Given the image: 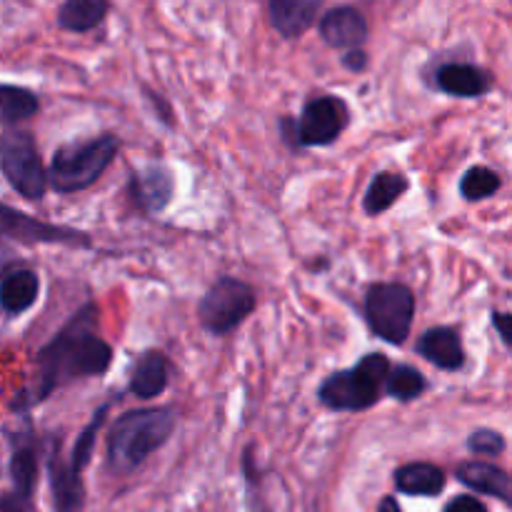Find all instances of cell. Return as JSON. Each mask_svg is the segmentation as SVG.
<instances>
[{"mask_svg": "<svg viewBox=\"0 0 512 512\" xmlns=\"http://www.w3.org/2000/svg\"><path fill=\"white\" fill-rule=\"evenodd\" d=\"M255 310V290L238 278H218L200 298L198 318L213 335H225L238 328Z\"/></svg>", "mask_w": 512, "mask_h": 512, "instance_id": "ba28073f", "label": "cell"}, {"mask_svg": "<svg viewBox=\"0 0 512 512\" xmlns=\"http://www.w3.org/2000/svg\"><path fill=\"white\" fill-rule=\"evenodd\" d=\"M40 103L35 98V93H30L28 88H20V85L5 83L0 88V118H3L5 128L20 123V120H28L38 113Z\"/></svg>", "mask_w": 512, "mask_h": 512, "instance_id": "603a6c76", "label": "cell"}, {"mask_svg": "<svg viewBox=\"0 0 512 512\" xmlns=\"http://www.w3.org/2000/svg\"><path fill=\"white\" fill-rule=\"evenodd\" d=\"M120 150L115 135H98L93 140H75L55 150L48 180L53 190L70 195L90 188L108 170Z\"/></svg>", "mask_w": 512, "mask_h": 512, "instance_id": "277c9868", "label": "cell"}, {"mask_svg": "<svg viewBox=\"0 0 512 512\" xmlns=\"http://www.w3.org/2000/svg\"><path fill=\"white\" fill-rule=\"evenodd\" d=\"M110 13V0H63L58 8V28L65 33H90Z\"/></svg>", "mask_w": 512, "mask_h": 512, "instance_id": "d6986e66", "label": "cell"}, {"mask_svg": "<svg viewBox=\"0 0 512 512\" xmlns=\"http://www.w3.org/2000/svg\"><path fill=\"white\" fill-rule=\"evenodd\" d=\"M395 488L405 495H423L435 498L445 490V473L438 465L408 463L395 470Z\"/></svg>", "mask_w": 512, "mask_h": 512, "instance_id": "ffe728a7", "label": "cell"}, {"mask_svg": "<svg viewBox=\"0 0 512 512\" xmlns=\"http://www.w3.org/2000/svg\"><path fill=\"white\" fill-rule=\"evenodd\" d=\"M415 295L403 283H378L365 295V320L380 340L403 345L413 330Z\"/></svg>", "mask_w": 512, "mask_h": 512, "instance_id": "8992f818", "label": "cell"}, {"mask_svg": "<svg viewBox=\"0 0 512 512\" xmlns=\"http://www.w3.org/2000/svg\"><path fill=\"white\" fill-rule=\"evenodd\" d=\"M110 405H100L93 413L90 423L85 425L83 433L75 440L73 455L68 463L60 460L58 450H53L48 458V475H50V488H53L55 510L58 512H80L85 503V488H83V470L90 463L95 450V438H98L100 428L105 423Z\"/></svg>", "mask_w": 512, "mask_h": 512, "instance_id": "5b68a950", "label": "cell"}, {"mask_svg": "<svg viewBox=\"0 0 512 512\" xmlns=\"http://www.w3.org/2000/svg\"><path fill=\"white\" fill-rule=\"evenodd\" d=\"M343 65L350 73H363V70L368 68V53H365L363 48L348 50V53L343 55Z\"/></svg>", "mask_w": 512, "mask_h": 512, "instance_id": "4dcf8cb0", "label": "cell"}, {"mask_svg": "<svg viewBox=\"0 0 512 512\" xmlns=\"http://www.w3.org/2000/svg\"><path fill=\"white\" fill-rule=\"evenodd\" d=\"M443 512H488V508L478 498H473V495H458V498H453L445 505Z\"/></svg>", "mask_w": 512, "mask_h": 512, "instance_id": "f1b7e54d", "label": "cell"}, {"mask_svg": "<svg viewBox=\"0 0 512 512\" xmlns=\"http://www.w3.org/2000/svg\"><path fill=\"white\" fill-rule=\"evenodd\" d=\"M425 388H428L425 375L418 368H413V365H395L390 370L388 383H385V393L390 398L400 400V403H413L415 398L425 393Z\"/></svg>", "mask_w": 512, "mask_h": 512, "instance_id": "cb8c5ba5", "label": "cell"}, {"mask_svg": "<svg viewBox=\"0 0 512 512\" xmlns=\"http://www.w3.org/2000/svg\"><path fill=\"white\" fill-rule=\"evenodd\" d=\"M435 85L453 98H483L493 90V75L473 63H445L435 70Z\"/></svg>", "mask_w": 512, "mask_h": 512, "instance_id": "7c38bea8", "label": "cell"}, {"mask_svg": "<svg viewBox=\"0 0 512 512\" xmlns=\"http://www.w3.org/2000/svg\"><path fill=\"white\" fill-rule=\"evenodd\" d=\"M40 293V278L33 270H13L3 278V288H0V303L8 315H20L30 310L38 300Z\"/></svg>", "mask_w": 512, "mask_h": 512, "instance_id": "44dd1931", "label": "cell"}, {"mask_svg": "<svg viewBox=\"0 0 512 512\" xmlns=\"http://www.w3.org/2000/svg\"><path fill=\"white\" fill-rule=\"evenodd\" d=\"M418 353L428 363H433L440 370H460L465 365V348L460 335L453 328H430L425 330L418 343Z\"/></svg>", "mask_w": 512, "mask_h": 512, "instance_id": "2e32d148", "label": "cell"}, {"mask_svg": "<svg viewBox=\"0 0 512 512\" xmlns=\"http://www.w3.org/2000/svg\"><path fill=\"white\" fill-rule=\"evenodd\" d=\"M38 378L18 393V408L28 410L43 403L50 393L80 378H98L113 363V348L98 333V310L83 305L50 343L38 350Z\"/></svg>", "mask_w": 512, "mask_h": 512, "instance_id": "6da1fadb", "label": "cell"}, {"mask_svg": "<svg viewBox=\"0 0 512 512\" xmlns=\"http://www.w3.org/2000/svg\"><path fill=\"white\" fill-rule=\"evenodd\" d=\"M378 512H403V510H400L398 500H395V498H390V495H388V498H383V500H380V505H378Z\"/></svg>", "mask_w": 512, "mask_h": 512, "instance_id": "1f68e13d", "label": "cell"}, {"mask_svg": "<svg viewBox=\"0 0 512 512\" xmlns=\"http://www.w3.org/2000/svg\"><path fill=\"white\" fill-rule=\"evenodd\" d=\"M0 228L3 235L18 243H45V245H68V248H90V235L68 225H53L45 220L30 218L20 210L3 205L0 210Z\"/></svg>", "mask_w": 512, "mask_h": 512, "instance_id": "30bf717a", "label": "cell"}, {"mask_svg": "<svg viewBox=\"0 0 512 512\" xmlns=\"http://www.w3.org/2000/svg\"><path fill=\"white\" fill-rule=\"evenodd\" d=\"M408 193V178L403 173H378L365 193L363 208L368 215H380L393 208Z\"/></svg>", "mask_w": 512, "mask_h": 512, "instance_id": "7402d4cb", "label": "cell"}, {"mask_svg": "<svg viewBox=\"0 0 512 512\" xmlns=\"http://www.w3.org/2000/svg\"><path fill=\"white\" fill-rule=\"evenodd\" d=\"M350 110L343 98L335 95H320L313 98L303 108V115L295 123V140L303 148H315V145H330L340 138L348 128Z\"/></svg>", "mask_w": 512, "mask_h": 512, "instance_id": "9c48e42d", "label": "cell"}, {"mask_svg": "<svg viewBox=\"0 0 512 512\" xmlns=\"http://www.w3.org/2000/svg\"><path fill=\"white\" fill-rule=\"evenodd\" d=\"M320 38L338 50H358L368 40V20L355 5H338L320 18Z\"/></svg>", "mask_w": 512, "mask_h": 512, "instance_id": "8fae6325", "label": "cell"}, {"mask_svg": "<svg viewBox=\"0 0 512 512\" xmlns=\"http://www.w3.org/2000/svg\"><path fill=\"white\" fill-rule=\"evenodd\" d=\"M173 175L165 165H145L133 175V195L145 213L155 215L165 210L173 200Z\"/></svg>", "mask_w": 512, "mask_h": 512, "instance_id": "5bb4252c", "label": "cell"}, {"mask_svg": "<svg viewBox=\"0 0 512 512\" xmlns=\"http://www.w3.org/2000/svg\"><path fill=\"white\" fill-rule=\"evenodd\" d=\"M10 483L15 493L33 498L35 485H38V448L33 443L30 430L15 433L10 438V463H8Z\"/></svg>", "mask_w": 512, "mask_h": 512, "instance_id": "9a60e30c", "label": "cell"}, {"mask_svg": "<svg viewBox=\"0 0 512 512\" xmlns=\"http://www.w3.org/2000/svg\"><path fill=\"white\" fill-rule=\"evenodd\" d=\"M468 450L473 455H483V458H495V455L505 453V438L498 430L480 428L468 438Z\"/></svg>", "mask_w": 512, "mask_h": 512, "instance_id": "484cf974", "label": "cell"}, {"mask_svg": "<svg viewBox=\"0 0 512 512\" xmlns=\"http://www.w3.org/2000/svg\"><path fill=\"white\" fill-rule=\"evenodd\" d=\"M0 168L15 193L28 200H40L48 188L43 160H40L35 140L23 130L5 128L0 140Z\"/></svg>", "mask_w": 512, "mask_h": 512, "instance_id": "52a82bcc", "label": "cell"}, {"mask_svg": "<svg viewBox=\"0 0 512 512\" xmlns=\"http://www.w3.org/2000/svg\"><path fill=\"white\" fill-rule=\"evenodd\" d=\"M243 473H245V493H248V512H263V500H260L258 490H255V483H258V475H255V465L250 460V453L245 455L243 463Z\"/></svg>", "mask_w": 512, "mask_h": 512, "instance_id": "4316f807", "label": "cell"}, {"mask_svg": "<svg viewBox=\"0 0 512 512\" xmlns=\"http://www.w3.org/2000/svg\"><path fill=\"white\" fill-rule=\"evenodd\" d=\"M168 360H165L163 353H155V350H148V353L140 355L135 360L133 370H130V393L140 400L158 398L160 393H165L168 388Z\"/></svg>", "mask_w": 512, "mask_h": 512, "instance_id": "ac0fdd59", "label": "cell"}, {"mask_svg": "<svg viewBox=\"0 0 512 512\" xmlns=\"http://www.w3.org/2000/svg\"><path fill=\"white\" fill-rule=\"evenodd\" d=\"M500 175L493 168H485V165H475L460 180V193L465 200L475 203V200H485L490 195H495L500 190Z\"/></svg>", "mask_w": 512, "mask_h": 512, "instance_id": "d4e9b609", "label": "cell"}, {"mask_svg": "<svg viewBox=\"0 0 512 512\" xmlns=\"http://www.w3.org/2000/svg\"><path fill=\"white\" fill-rule=\"evenodd\" d=\"M390 363L383 353H368L350 370L328 375L318 388V400L335 413H360L380 400V388L390 378Z\"/></svg>", "mask_w": 512, "mask_h": 512, "instance_id": "3957f363", "label": "cell"}, {"mask_svg": "<svg viewBox=\"0 0 512 512\" xmlns=\"http://www.w3.org/2000/svg\"><path fill=\"white\" fill-rule=\"evenodd\" d=\"M178 425V413L173 408L130 410L108 435V463L118 475L130 473L143 465L155 450L163 448Z\"/></svg>", "mask_w": 512, "mask_h": 512, "instance_id": "7a4b0ae2", "label": "cell"}, {"mask_svg": "<svg viewBox=\"0 0 512 512\" xmlns=\"http://www.w3.org/2000/svg\"><path fill=\"white\" fill-rule=\"evenodd\" d=\"M323 3L325 0H268L270 23L283 38L295 40L313 28Z\"/></svg>", "mask_w": 512, "mask_h": 512, "instance_id": "4fadbf2b", "label": "cell"}, {"mask_svg": "<svg viewBox=\"0 0 512 512\" xmlns=\"http://www.w3.org/2000/svg\"><path fill=\"white\" fill-rule=\"evenodd\" d=\"M458 480L468 485L470 490H475V493L503 500L505 505L512 508V478L505 470H500L498 465L470 460V463H463L458 468Z\"/></svg>", "mask_w": 512, "mask_h": 512, "instance_id": "e0dca14e", "label": "cell"}, {"mask_svg": "<svg viewBox=\"0 0 512 512\" xmlns=\"http://www.w3.org/2000/svg\"><path fill=\"white\" fill-rule=\"evenodd\" d=\"M0 512H35L33 498L15 493V490H8L3 495V500H0Z\"/></svg>", "mask_w": 512, "mask_h": 512, "instance_id": "83f0119b", "label": "cell"}, {"mask_svg": "<svg viewBox=\"0 0 512 512\" xmlns=\"http://www.w3.org/2000/svg\"><path fill=\"white\" fill-rule=\"evenodd\" d=\"M493 328L498 330L503 343L512 348V313H500V310H493Z\"/></svg>", "mask_w": 512, "mask_h": 512, "instance_id": "f546056e", "label": "cell"}]
</instances>
